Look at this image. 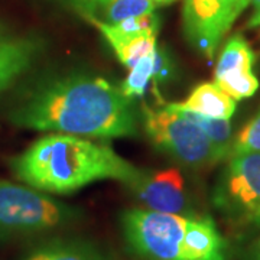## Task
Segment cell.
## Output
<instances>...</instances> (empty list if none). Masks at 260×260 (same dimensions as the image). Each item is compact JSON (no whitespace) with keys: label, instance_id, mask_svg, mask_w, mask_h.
I'll use <instances>...</instances> for the list:
<instances>
[{"label":"cell","instance_id":"obj_20","mask_svg":"<svg viewBox=\"0 0 260 260\" xmlns=\"http://www.w3.org/2000/svg\"><path fill=\"white\" fill-rule=\"evenodd\" d=\"M250 260H260V239L251 247Z\"/></svg>","mask_w":260,"mask_h":260},{"label":"cell","instance_id":"obj_5","mask_svg":"<svg viewBox=\"0 0 260 260\" xmlns=\"http://www.w3.org/2000/svg\"><path fill=\"white\" fill-rule=\"evenodd\" d=\"M143 124L149 139L162 152L189 168H203L223 160L205 133L194 121L171 109L143 106Z\"/></svg>","mask_w":260,"mask_h":260},{"label":"cell","instance_id":"obj_2","mask_svg":"<svg viewBox=\"0 0 260 260\" xmlns=\"http://www.w3.org/2000/svg\"><path fill=\"white\" fill-rule=\"evenodd\" d=\"M29 186L48 194H71L102 179L129 182L139 172L110 146L73 135H48L10 160Z\"/></svg>","mask_w":260,"mask_h":260},{"label":"cell","instance_id":"obj_18","mask_svg":"<svg viewBox=\"0 0 260 260\" xmlns=\"http://www.w3.org/2000/svg\"><path fill=\"white\" fill-rule=\"evenodd\" d=\"M172 75V64L169 61L167 51L158 48L156 49V62H155V74H153V81L155 83H162L168 81V78Z\"/></svg>","mask_w":260,"mask_h":260},{"label":"cell","instance_id":"obj_16","mask_svg":"<svg viewBox=\"0 0 260 260\" xmlns=\"http://www.w3.org/2000/svg\"><path fill=\"white\" fill-rule=\"evenodd\" d=\"M107 23H119L121 20L155 13L153 0H109L104 6Z\"/></svg>","mask_w":260,"mask_h":260},{"label":"cell","instance_id":"obj_4","mask_svg":"<svg viewBox=\"0 0 260 260\" xmlns=\"http://www.w3.org/2000/svg\"><path fill=\"white\" fill-rule=\"evenodd\" d=\"M80 218V210L47 192L0 181V239L52 232Z\"/></svg>","mask_w":260,"mask_h":260},{"label":"cell","instance_id":"obj_1","mask_svg":"<svg viewBox=\"0 0 260 260\" xmlns=\"http://www.w3.org/2000/svg\"><path fill=\"white\" fill-rule=\"evenodd\" d=\"M13 124L97 139L138 133L132 100L102 77L73 74L37 85L10 113Z\"/></svg>","mask_w":260,"mask_h":260},{"label":"cell","instance_id":"obj_17","mask_svg":"<svg viewBox=\"0 0 260 260\" xmlns=\"http://www.w3.org/2000/svg\"><path fill=\"white\" fill-rule=\"evenodd\" d=\"M254 152H260V109L234 138L230 158Z\"/></svg>","mask_w":260,"mask_h":260},{"label":"cell","instance_id":"obj_14","mask_svg":"<svg viewBox=\"0 0 260 260\" xmlns=\"http://www.w3.org/2000/svg\"><path fill=\"white\" fill-rule=\"evenodd\" d=\"M174 112L181 113V114L185 116L186 119L194 121L195 124L204 132L205 136L210 139V142L215 146V149L223 155L224 159L230 156V149H232L233 143L232 123H230V120L211 119V117H205V116H201V114H197V113L192 112H184V110H174Z\"/></svg>","mask_w":260,"mask_h":260},{"label":"cell","instance_id":"obj_22","mask_svg":"<svg viewBox=\"0 0 260 260\" xmlns=\"http://www.w3.org/2000/svg\"><path fill=\"white\" fill-rule=\"evenodd\" d=\"M9 37L8 35V28L0 22V41H3V39H6V38Z\"/></svg>","mask_w":260,"mask_h":260},{"label":"cell","instance_id":"obj_15","mask_svg":"<svg viewBox=\"0 0 260 260\" xmlns=\"http://www.w3.org/2000/svg\"><path fill=\"white\" fill-rule=\"evenodd\" d=\"M155 62H156V51L155 54L146 56L143 59H140L139 62L129 68V74L124 78V81L121 83V93L124 94L127 99H136L142 97L150 80H153L155 74Z\"/></svg>","mask_w":260,"mask_h":260},{"label":"cell","instance_id":"obj_23","mask_svg":"<svg viewBox=\"0 0 260 260\" xmlns=\"http://www.w3.org/2000/svg\"><path fill=\"white\" fill-rule=\"evenodd\" d=\"M250 3L253 5V8H254V13H253V16L260 15V0H250Z\"/></svg>","mask_w":260,"mask_h":260},{"label":"cell","instance_id":"obj_10","mask_svg":"<svg viewBox=\"0 0 260 260\" xmlns=\"http://www.w3.org/2000/svg\"><path fill=\"white\" fill-rule=\"evenodd\" d=\"M42 49L37 38H10L0 41V91L26 73Z\"/></svg>","mask_w":260,"mask_h":260},{"label":"cell","instance_id":"obj_24","mask_svg":"<svg viewBox=\"0 0 260 260\" xmlns=\"http://www.w3.org/2000/svg\"><path fill=\"white\" fill-rule=\"evenodd\" d=\"M153 2H155V5L164 6V5H169V3H172V2H175V0H153Z\"/></svg>","mask_w":260,"mask_h":260},{"label":"cell","instance_id":"obj_6","mask_svg":"<svg viewBox=\"0 0 260 260\" xmlns=\"http://www.w3.org/2000/svg\"><path fill=\"white\" fill-rule=\"evenodd\" d=\"M250 0H185L182 10L188 42L208 59Z\"/></svg>","mask_w":260,"mask_h":260},{"label":"cell","instance_id":"obj_13","mask_svg":"<svg viewBox=\"0 0 260 260\" xmlns=\"http://www.w3.org/2000/svg\"><path fill=\"white\" fill-rule=\"evenodd\" d=\"M23 260H110V257L88 240L59 237L41 243Z\"/></svg>","mask_w":260,"mask_h":260},{"label":"cell","instance_id":"obj_12","mask_svg":"<svg viewBox=\"0 0 260 260\" xmlns=\"http://www.w3.org/2000/svg\"><path fill=\"white\" fill-rule=\"evenodd\" d=\"M167 107L201 114L211 119L230 120L236 112V102L215 83H201L195 87L184 103H172Z\"/></svg>","mask_w":260,"mask_h":260},{"label":"cell","instance_id":"obj_11","mask_svg":"<svg viewBox=\"0 0 260 260\" xmlns=\"http://www.w3.org/2000/svg\"><path fill=\"white\" fill-rule=\"evenodd\" d=\"M94 25L100 29L103 37L113 48L116 56L121 64L132 68L140 59L155 54L158 49L156 34L158 32H142V34H126L120 32L113 25L102 20H93Z\"/></svg>","mask_w":260,"mask_h":260},{"label":"cell","instance_id":"obj_19","mask_svg":"<svg viewBox=\"0 0 260 260\" xmlns=\"http://www.w3.org/2000/svg\"><path fill=\"white\" fill-rule=\"evenodd\" d=\"M74 2L78 6L84 8L87 12H93L94 9H97V8H100V6L103 8L109 0H74Z\"/></svg>","mask_w":260,"mask_h":260},{"label":"cell","instance_id":"obj_8","mask_svg":"<svg viewBox=\"0 0 260 260\" xmlns=\"http://www.w3.org/2000/svg\"><path fill=\"white\" fill-rule=\"evenodd\" d=\"M124 185L145 205L146 210L195 215L191 197L186 191L184 178L178 169H139V172Z\"/></svg>","mask_w":260,"mask_h":260},{"label":"cell","instance_id":"obj_7","mask_svg":"<svg viewBox=\"0 0 260 260\" xmlns=\"http://www.w3.org/2000/svg\"><path fill=\"white\" fill-rule=\"evenodd\" d=\"M215 201L227 214L249 224H260V152L230 159Z\"/></svg>","mask_w":260,"mask_h":260},{"label":"cell","instance_id":"obj_9","mask_svg":"<svg viewBox=\"0 0 260 260\" xmlns=\"http://www.w3.org/2000/svg\"><path fill=\"white\" fill-rule=\"evenodd\" d=\"M256 54L243 35H234L224 45L214 71V83L233 100L249 99L259 90L253 73Z\"/></svg>","mask_w":260,"mask_h":260},{"label":"cell","instance_id":"obj_21","mask_svg":"<svg viewBox=\"0 0 260 260\" xmlns=\"http://www.w3.org/2000/svg\"><path fill=\"white\" fill-rule=\"evenodd\" d=\"M249 26L250 28H260V15L251 16L250 22H249Z\"/></svg>","mask_w":260,"mask_h":260},{"label":"cell","instance_id":"obj_3","mask_svg":"<svg viewBox=\"0 0 260 260\" xmlns=\"http://www.w3.org/2000/svg\"><path fill=\"white\" fill-rule=\"evenodd\" d=\"M120 225L130 251L143 260H229L227 242L208 215L130 208Z\"/></svg>","mask_w":260,"mask_h":260}]
</instances>
